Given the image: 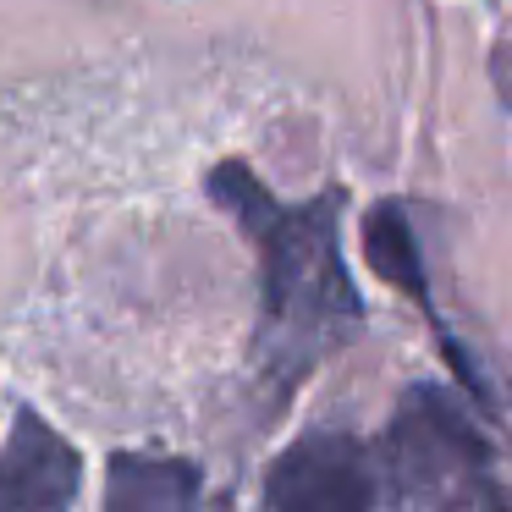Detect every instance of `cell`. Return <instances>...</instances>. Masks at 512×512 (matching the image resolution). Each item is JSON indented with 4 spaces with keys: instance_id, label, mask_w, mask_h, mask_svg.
Returning <instances> with one entry per match:
<instances>
[{
    "instance_id": "277c9868",
    "label": "cell",
    "mask_w": 512,
    "mask_h": 512,
    "mask_svg": "<svg viewBox=\"0 0 512 512\" xmlns=\"http://www.w3.org/2000/svg\"><path fill=\"white\" fill-rule=\"evenodd\" d=\"M78 496V452L39 413H17L0 446V507H67Z\"/></svg>"
},
{
    "instance_id": "5b68a950",
    "label": "cell",
    "mask_w": 512,
    "mask_h": 512,
    "mask_svg": "<svg viewBox=\"0 0 512 512\" xmlns=\"http://www.w3.org/2000/svg\"><path fill=\"white\" fill-rule=\"evenodd\" d=\"M199 468L171 463V457H116L111 485H105V507H188L199 501Z\"/></svg>"
},
{
    "instance_id": "7a4b0ae2",
    "label": "cell",
    "mask_w": 512,
    "mask_h": 512,
    "mask_svg": "<svg viewBox=\"0 0 512 512\" xmlns=\"http://www.w3.org/2000/svg\"><path fill=\"white\" fill-rule=\"evenodd\" d=\"M386 501L397 507H501L512 501L490 479V452L441 386H413L391 430L380 435Z\"/></svg>"
},
{
    "instance_id": "8992f818",
    "label": "cell",
    "mask_w": 512,
    "mask_h": 512,
    "mask_svg": "<svg viewBox=\"0 0 512 512\" xmlns=\"http://www.w3.org/2000/svg\"><path fill=\"white\" fill-rule=\"evenodd\" d=\"M364 248H369V265H375L391 287H402L408 298H419L424 309H430V281H424V265H419V243H413L408 215H402L397 204H380V210L369 215Z\"/></svg>"
},
{
    "instance_id": "3957f363",
    "label": "cell",
    "mask_w": 512,
    "mask_h": 512,
    "mask_svg": "<svg viewBox=\"0 0 512 512\" xmlns=\"http://www.w3.org/2000/svg\"><path fill=\"white\" fill-rule=\"evenodd\" d=\"M270 507H380L386 501V463L380 446L358 435H309L276 457L265 479Z\"/></svg>"
},
{
    "instance_id": "6da1fadb",
    "label": "cell",
    "mask_w": 512,
    "mask_h": 512,
    "mask_svg": "<svg viewBox=\"0 0 512 512\" xmlns=\"http://www.w3.org/2000/svg\"><path fill=\"white\" fill-rule=\"evenodd\" d=\"M210 193L259 248V276H265L259 358H265L270 386L292 391L364 320V298L353 292V276L336 248L342 199L320 193L309 204H276L243 160L215 166Z\"/></svg>"
}]
</instances>
